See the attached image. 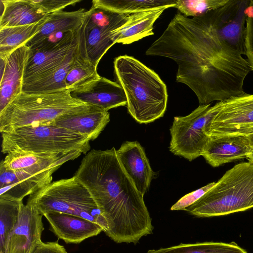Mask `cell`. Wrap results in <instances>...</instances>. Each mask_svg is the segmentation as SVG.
<instances>
[{
    "label": "cell",
    "mask_w": 253,
    "mask_h": 253,
    "mask_svg": "<svg viewBox=\"0 0 253 253\" xmlns=\"http://www.w3.org/2000/svg\"><path fill=\"white\" fill-rule=\"evenodd\" d=\"M225 5L192 18L177 12L145 52L173 60L176 82L194 91L200 105L246 93L251 70L225 31Z\"/></svg>",
    "instance_id": "1"
},
{
    "label": "cell",
    "mask_w": 253,
    "mask_h": 253,
    "mask_svg": "<svg viewBox=\"0 0 253 253\" xmlns=\"http://www.w3.org/2000/svg\"><path fill=\"white\" fill-rule=\"evenodd\" d=\"M74 176L86 188L107 222L105 233L117 243H137L152 234V219L144 195L136 188L113 147L92 149Z\"/></svg>",
    "instance_id": "2"
},
{
    "label": "cell",
    "mask_w": 253,
    "mask_h": 253,
    "mask_svg": "<svg viewBox=\"0 0 253 253\" xmlns=\"http://www.w3.org/2000/svg\"><path fill=\"white\" fill-rule=\"evenodd\" d=\"M117 83L123 87L130 115L140 124L162 117L166 110L167 86L154 71L132 56L121 55L114 61Z\"/></svg>",
    "instance_id": "3"
},
{
    "label": "cell",
    "mask_w": 253,
    "mask_h": 253,
    "mask_svg": "<svg viewBox=\"0 0 253 253\" xmlns=\"http://www.w3.org/2000/svg\"><path fill=\"white\" fill-rule=\"evenodd\" d=\"M71 91L40 94L21 92L0 112V132L28 126L47 125L63 116L89 110L93 106L74 98Z\"/></svg>",
    "instance_id": "4"
},
{
    "label": "cell",
    "mask_w": 253,
    "mask_h": 253,
    "mask_svg": "<svg viewBox=\"0 0 253 253\" xmlns=\"http://www.w3.org/2000/svg\"><path fill=\"white\" fill-rule=\"evenodd\" d=\"M253 208V163L238 164L227 170L204 195L184 211L200 217L243 211Z\"/></svg>",
    "instance_id": "5"
},
{
    "label": "cell",
    "mask_w": 253,
    "mask_h": 253,
    "mask_svg": "<svg viewBox=\"0 0 253 253\" xmlns=\"http://www.w3.org/2000/svg\"><path fill=\"white\" fill-rule=\"evenodd\" d=\"M1 152L64 154L90 149V139L52 124L28 126L1 133Z\"/></svg>",
    "instance_id": "6"
},
{
    "label": "cell",
    "mask_w": 253,
    "mask_h": 253,
    "mask_svg": "<svg viewBox=\"0 0 253 253\" xmlns=\"http://www.w3.org/2000/svg\"><path fill=\"white\" fill-rule=\"evenodd\" d=\"M27 204L42 215L54 211L74 215L108 229L106 219L86 188L75 176L52 182L30 195Z\"/></svg>",
    "instance_id": "7"
},
{
    "label": "cell",
    "mask_w": 253,
    "mask_h": 253,
    "mask_svg": "<svg viewBox=\"0 0 253 253\" xmlns=\"http://www.w3.org/2000/svg\"><path fill=\"white\" fill-rule=\"evenodd\" d=\"M129 16L92 5L86 11L77 31L79 55L97 66L103 56L115 43L114 32L125 25Z\"/></svg>",
    "instance_id": "8"
},
{
    "label": "cell",
    "mask_w": 253,
    "mask_h": 253,
    "mask_svg": "<svg viewBox=\"0 0 253 253\" xmlns=\"http://www.w3.org/2000/svg\"><path fill=\"white\" fill-rule=\"evenodd\" d=\"M220 102L199 105L190 114L175 117L170 129L169 150L174 155L189 161L202 156L210 136L206 131L207 125L218 112Z\"/></svg>",
    "instance_id": "9"
},
{
    "label": "cell",
    "mask_w": 253,
    "mask_h": 253,
    "mask_svg": "<svg viewBox=\"0 0 253 253\" xmlns=\"http://www.w3.org/2000/svg\"><path fill=\"white\" fill-rule=\"evenodd\" d=\"M219 102L218 112L206 128L209 136L247 135L253 131V94Z\"/></svg>",
    "instance_id": "10"
},
{
    "label": "cell",
    "mask_w": 253,
    "mask_h": 253,
    "mask_svg": "<svg viewBox=\"0 0 253 253\" xmlns=\"http://www.w3.org/2000/svg\"><path fill=\"white\" fill-rule=\"evenodd\" d=\"M78 44L76 31L72 32L56 44L30 48L23 84L35 80L58 66Z\"/></svg>",
    "instance_id": "11"
},
{
    "label": "cell",
    "mask_w": 253,
    "mask_h": 253,
    "mask_svg": "<svg viewBox=\"0 0 253 253\" xmlns=\"http://www.w3.org/2000/svg\"><path fill=\"white\" fill-rule=\"evenodd\" d=\"M60 167L37 171L10 170L0 165V197L22 201L51 183L53 173Z\"/></svg>",
    "instance_id": "12"
},
{
    "label": "cell",
    "mask_w": 253,
    "mask_h": 253,
    "mask_svg": "<svg viewBox=\"0 0 253 253\" xmlns=\"http://www.w3.org/2000/svg\"><path fill=\"white\" fill-rule=\"evenodd\" d=\"M42 216L34 206L23 203L18 222L7 238L4 253H33L42 242Z\"/></svg>",
    "instance_id": "13"
},
{
    "label": "cell",
    "mask_w": 253,
    "mask_h": 253,
    "mask_svg": "<svg viewBox=\"0 0 253 253\" xmlns=\"http://www.w3.org/2000/svg\"><path fill=\"white\" fill-rule=\"evenodd\" d=\"M70 93L74 98L107 111L127 104L126 95L121 85L102 77L71 90Z\"/></svg>",
    "instance_id": "14"
},
{
    "label": "cell",
    "mask_w": 253,
    "mask_h": 253,
    "mask_svg": "<svg viewBox=\"0 0 253 253\" xmlns=\"http://www.w3.org/2000/svg\"><path fill=\"white\" fill-rule=\"evenodd\" d=\"M50 225V230L67 244H79L104 232L99 225L81 217L51 211L43 215Z\"/></svg>",
    "instance_id": "15"
},
{
    "label": "cell",
    "mask_w": 253,
    "mask_h": 253,
    "mask_svg": "<svg viewBox=\"0 0 253 253\" xmlns=\"http://www.w3.org/2000/svg\"><path fill=\"white\" fill-rule=\"evenodd\" d=\"M116 153L137 190L144 195L149 187L153 171L143 148L137 141H126L116 150Z\"/></svg>",
    "instance_id": "16"
},
{
    "label": "cell",
    "mask_w": 253,
    "mask_h": 253,
    "mask_svg": "<svg viewBox=\"0 0 253 253\" xmlns=\"http://www.w3.org/2000/svg\"><path fill=\"white\" fill-rule=\"evenodd\" d=\"M252 149L246 135L210 136L202 156L212 167L247 158Z\"/></svg>",
    "instance_id": "17"
},
{
    "label": "cell",
    "mask_w": 253,
    "mask_h": 253,
    "mask_svg": "<svg viewBox=\"0 0 253 253\" xmlns=\"http://www.w3.org/2000/svg\"><path fill=\"white\" fill-rule=\"evenodd\" d=\"M30 48L23 45L8 57L4 70L0 72V112L22 92L25 66Z\"/></svg>",
    "instance_id": "18"
},
{
    "label": "cell",
    "mask_w": 253,
    "mask_h": 253,
    "mask_svg": "<svg viewBox=\"0 0 253 253\" xmlns=\"http://www.w3.org/2000/svg\"><path fill=\"white\" fill-rule=\"evenodd\" d=\"M110 121L108 111L92 106L89 110L62 116L52 125L65 128L94 140Z\"/></svg>",
    "instance_id": "19"
},
{
    "label": "cell",
    "mask_w": 253,
    "mask_h": 253,
    "mask_svg": "<svg viewBox=\"0 0 253 253\" xmlns=\"http://www.w3.org/2000/svg\"><path fill=\"white\" fill-rule=\"evenodd\" d=\"M81 154L80 151L67 154L12 152L7 154L0 165L10 170L40 171L54 167L61 166L66 162L77 158Z\"/></svg>",
    "instance_id": "20"
},
{
    "label": "cell",
    "mask_w": 253,
    "mask_h": 253,
    "mask_svg": "<svg viewBox=\"0 0 253 253\" xmlns=\"http://www.w3.org/2000/svg\"><path fill=\"white\" fill-rule=\"evenodd\" d=\"M167 7L130 14L127 22L113 33L115 43L130 44L154 35L153 25Z\"/></svg>",
    "instance_id": "21"
},
{
    "label": "cell",
    "mask_w": 253,
    "mask_h": 253,
    "mask_svg": "<svg viewBox=\"0 0 253 253\" xmlns=\"http://www.w3.org/2000/svg\"><path fill=\"white\" fill-rule=\"evenodd\" d=\"M0 29L38 23L46 15L30 0H0Z\"/></svg>",
    "instance_id": "22"
},
{
    "label": "cell",
    "mask_w": 253,
    "mask_h": 253,
    "mask_svg": "<svg viewBox=\"0 0 253 253\" xmlns=\"http://www.w3.org/2000/svg\"><path fill=\"white\" fill-rule=\"evenodd\" d=\"M77 51L78 46L53 70L30 83L23 84L22 92L47 94L67 90L65 79L75 62Z\"/></svg>",
    "instance_id": "23"
},
{
    "label": "cell",
    "mask_w": 253,
    "mask_h": 253,
    "mask_svg": "<svg viewBox=\"0 0 253 253\" xmlns=\"http://www.w3.org/2000/svg\"><path fill=\"white\" fill-rule=\"evenodd\" d=\"M85 12L84 8H80L73 11H61L47 15L39 32L26 45L30 48L57 32L77 31L83 21Z\"/></svg>",
    "instance_id": "24"
},
{
    "label": "cell",
    "mask_w": 253,
    "mask_h": 253,
    "mask_svg": "<svg viewBox=\"0 0 253 253\" xmlns=\"http://www.w3.org/2000/svg\"><path fill=\"white\" fill-rule=\"evenodd\" d=\"M46 17L33 24L0 29V58L7 59L14 50L26 45L39 32Z\"/></svg>",
    "instance_id": "25"
},
{
    "label": "cell",
    "mask_w": 253,
    "mask_h": 253,
    "mask_svg": "<svg viewBox=\"0 0 253 253\" xmlns=\"http://www.w3.org/2000/svg\"><path fill=\"white\" fill-rule=\"evenodd\" d=\"M177 0H93L92 5L121 14H133L155 8L175 7Z\"/></svg>",
    "instance_id": "26"
},
{
    "label": "cell",
    "mask_w": 253,
    "mask_h": 253,
    "mask_svg": "<svg viewBox=\"0 0 253 253\" xmlns=\"http://www.w3.org/2000/svg\"><path fill=\"white\" fill-rule=\"evenodd\" d=\"M147 253H247L234 242H204L180 244L172 247L149 250Z\"/></svg>",
    "instance_id": "27"
},
{
    "label": "cell",
    "mask_w": 253,
    "mask_h": 253,
    "mask_svg": "<svg viewBox=\"0 0 253 253\" xmlns=\"http://www.w3.org/2000/svg\"><path fill=\"white\" fill-rule=\"evenodd\" d=\"M23 200L0 197V253H4L8 237L15 228Z\"/></svg>",
    "instance_id": "28"
},
{
    "label": "cell",
    "mask_w": 253,
    "mask_h": 253,
    "mask_svg": "<svg viewBox=\"0 0 253 253\" xmlns=\"http://www.w3.org/2000/svg\"><path fill=\"white\" fill-rule=\"evenodd\" d=\"M97 67L80 56L77 51L75 62L65 79L66 89L75 90L99 79L101 76Z\"/></svg>",
    "instance_id": "29"
},
{
    "label": "cell",
    "mask_w": 253,
    "mask_h": 253,
    "mask_svg": "<svg viewBox=\"0 0 253 253\" xmlns=\"http://www.w3.org/2000/svg\"><path fill=\"white\" fill-rule=\"evenodd\" d=\"M229 0H177L175 8L186 17H195L217 9Z\"/></svg>",
    "instance_id": "30"
},
{
    "label": "cell",
    "mask_w": 253,
    "mask_h": 253,
    "mask_svg": "<svg viewBox=\"0 0 253 253\" xmlns=\"http://www.w3.org/2000/svg\"><path fill=\"white\" fill-rule=\"evenodd\" d=\"M45 15L62 11L66 6L75 5L81 0H30Z\"/></svg>",
    "instance_id": "31"
},
{
    "label": "cell",
    "mask_w": 253,
    "mask_h": 253,
    "mask_svg": "<svg viewBox=\"0 0 253 253\" xmlns=\"http://www.w3.org/2000/svg\"><path fill=\"white\" fill-rule=\"evenodd\" d=\"M215 184L212 182L194 191L185 195L180 198L170 208L171 211L185 210L209 191Z\"/></svg>",
    "instance_id": "32"
},
{
    "label": "cell",
    "mask_w": 253,
    "mask_h": 253,
    "mask_svg": "<svg viewBox=\"0 0 253 253\" xmlns=\"http://www.w3.org/2000/svg\"><path fill=\"white\" fill-rule=\"evenodd\" d=\"M245 46L247 60L253 71V18L246 19Z\"/></svg>",
    "instance_id": "33"
},
{
    "label": "cell",
    "mask_w": 253,
    "mask_h": 253,
    "mask_svg": "<svg viewBox=\"0 0 253 253\" xmlns=\"http://www.w3.org/2000/svg\"><path fill=\"white\" fill-rule=\"evenodd\" d=\"M33 253H68L65 248L57 242H42Z\"/></svg>",
    "instance_id": "34"
},
{
    "label": "cell",
    "mask_w": 253,
    "mask_h": 253,
    "mask_svg": "<svg viewBox=\"0 0 253 253\" xmlns=\"http://www.w3.org/2000/svg\"><path fill=\"white\" fill-rule=\"evenodd\" d=\"M244 13L247 18H253V0H250V4L245 9Z\"/></svg>",
    "instance_id": "35"
},
{
    "label": "cell",
    "mask_w": 253,
    "mask_h": 253,
    "mask_svg": "<svg viewBox=\"0 0 253 253\" xmlns=\"http://www.w3.org/2000/svg\"><path fill=\"white\" fill-rule=\"evenodd\" d=\"M247 159L250 162L253 163V147H252L251 152L247 157Z\"/></svg>",
    "instance_id": "36"
},
{
    "label": "cell",
    "mask_w": 253,
    "mask_h": 253,
    "mask_svg": "<svg viewBox=\"0 0 253 253\" xmlns=\"http://www.w3.org/2000/svg\"><path fill=\"white\" fill-rule=\"evenodd\" d=\"M246 136L249 140L251 146L253 147V131L247 134Z\"/></svg>",
    "instance_id": "37"
}]
</instances>
